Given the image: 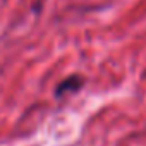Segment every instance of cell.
<instances>
[{"instance_id":"6da1fadb","label":"cell","mask_w":146,"mask_h":146,"mask_svg":"<svg viewBox=\"0 0 146 146\" xmlns=\"http://www.w3.org/2000/svg\"><path fill=\"white\" fill-rule=\"evenodd\" d=\"M84 86V79L78 74L74 76H69L64 81L58 83V86L55 88V96H64V95H72V93H78L81 88Z\"/></svg>"}]
</instances>
